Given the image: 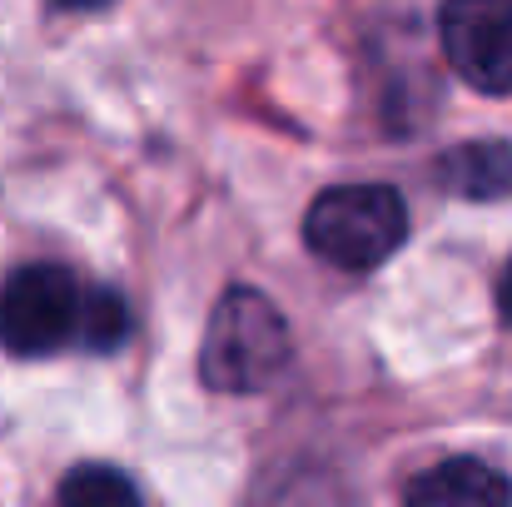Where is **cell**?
<instances>
[{
	"label": "cell",
	"mask_w": 512,
	"mask_h": 507,
	"mask_svg": "<svg viewBox=\"0 0 512 507\" xmlns=\"http://www.w3.org/2000/svg\"><path fill=\"white\" fill-rule=\"evenodd\" d=\"M85 294L60 264H25L0 284V348L15 358L60 353L85 334Z\"/></svg>",
	"instance_id": "obj_3"
},
{
	"label": "cell",
	"mask_w": 512,
	"mask_h": 507,
	"mask_svg": "<svg viewBox=\"0 0 512 507\" xmlns=\"http://www.w3.org/2000/svg\"><path fill=\"white\" fill-rule=\"evenodd\" d=\"M403 498H408V503H423V507H448V503H473V507L488 503L493 507V503H508L512 498V483L498 468L478 463V458H448V463L428 468L423 478H413V483L403 488Z\"/></svg>",
	"instance_id": "obj_5"
},
{
	"label": "cell",
	"mask_w": 512,
	"mask_h": 507,
	"mask_svg": "<svg viewBox=\"0 0 512 507\" xmlns=\"http://www.w3.org/2000/svg\"><path fill=\"white\" fill-rule=\"evenodd\" d=\"M408 239V209L388 184H339L309 204L304 244L343 274H368Z\"/></svg>",
	"instance_id": "obj_1"
},
{
	"label": "cell",
	"mask_w": 512,
	"mask_h": 507,
	"mask_svg": "<svg viewBox=\"0 0 512 507\" xmlns=\"http://www.w3.org/2000/svg\"><path fill=\"white\" fill-rule=\"evenodd\" d=\"M130 334V304L115 294V289H90L85 294V343L95 348V353H110V348H120Z\"/></svg>",
	"instance_id": "obj_7"
},
{
	"label": "cell",
	"mask_w": 512,
	"mask_h": 507,
	"mask_svg": "<svg viewBox=\"0 0 512 507\" xmlns=\"http://www.w3.org/2000/svg\"><path fill=\"white\" fill-rule=\"evenodd\" d=\"M498 304H503V319L512 324V259H508V269H503V284H498Z\"/></svg>",
	"instance_id": "obj_9"
},
{
	"label": "cell",
	"mask_w": 512,
	"mask_h": 507,
	"mask_svg": "<svg viewBox=\"0 0 512 507\" xmlns=\"http://www.w3.org/2000/svg\"><path fill=\"white\" fill-rule=\"evenodd\" d=\"M443 55L483 95L512 90V0H448L438 10Z\"/></svg>",
	"instance_id": "obj_4"
},
{
	"label": "cell",
	"mask_w": 512,
	"mask_h": 507,
	"mask_svg": "<svg viewBox=\"0 0 512 507\" xmlns=\"http://www.w3.org/2000/svg\"><path fill=\"white\" fill-rule=\"evenodd\" d=\"M55 5H65V10H90V5H105V0H55Z\"/></svg>",
	"instance_id": "obj_10"
},
{
	"label": "cell",
	"mask_w": 512,
	"mask_h": 507,
	"mask_svg": "<svg viewBox=\"0 0 512 507\" xmlns=\"http://www.w3.org/2000/svg\"><path fill=\"white\" fill-rule=\"evenodd\" d=\"M135 483L115 468H75L65 483H60V503H135Z\"/></svg>",
	"instance_id": "obj_8"
},
{
	"label": "cell",
	"mask_w": 512,
	"mask_h": 507,
	"mask_svg": "<svg viewBox=\"0 0 512 507\" xmlns=\"http://www.w3.org/2000/svg\"><path fill=\"white\" fill-rule=\"evenodd\" d=\"M438 179L463 199H503V194H512V150L498 140L458 145L438 165Z\"/></svg>",
	"instance_id": "obj_6"
},
{
	"label": "cell",
	"mask_w": 512,
	"mask_h": 507,
	"mask_svg": "<svg viewBox=\"0 0 512 507\" xmlns=\"http://www.w3.org/2000/svg\"><path fill=\"white\" fill-rule=\"evenodd\" d=\"M289 363V324L259 289H229L204 329L199 373L219 393H259Z\"/></svg>",
	"instance_id": "obj_2"
}]
</instances>
